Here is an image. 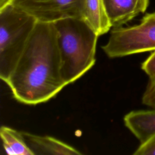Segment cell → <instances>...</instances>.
Instances as JSON below:
<instances>
[{
	"instance_id": "cell-11",
	"label": "cell",
	"mask_w": 155,
	"mask_h": 155,
	"mask_svg": "<svg viewBox=\"0 0 155 155\" xmlns=\"http://www.w3.org/2000/svg\"><path fill=\"white\" fill-rule=\"evenodd\" d=\"M142 102L143 104L155 108V80L148 81L142 97Z\"/></svg>"
},
{
	"instance_id": "cell-6",
	"label": "cell",
	"mask_w": 155,
	"mask_h": 155,
	"mask_svg": "<svg viewBox=\"0 0 155 155\" xmlns=\"http://www.w3.org/2000/svg\"><path fill=\"white\" fill-rule=\"evenodd\" d=\"M112 27H122L140 13H144L149 0H104Z\"/></svg>"
},
{
	"instance_id": "cell-8",
	"label": "cell",
	"mask_w": 155,
	"mask_h": 155,
	"mask_svg": "<svg viewBox=\"0 0 155 155\" xmlns=\"http://www.w3.org/2000/svg\"><path fill=\"white\" fill-rule=\"evenodd\" d=\"M124 121L140 143L155 134V108L131 111L124 116Z\"/></svg>"
},
{
	"instance_id": "cell-9",
	"label": "cell",
	"mask_w": 155,
	"mask_h": 155,
	"mask_svg": "<svg viewBox=\"0 0 155 155\" xmlns=\"http://www.w3.org/2000/svg\"><path fill=\"white\" fill-rule=\"evenodd\" d=\"M83 20L99 36L107 33L112 27L104 0H85Z\"/></svg>"
},
{
	"instance_id": "cell-4",
	"label": "cell",
	"mask_w": 155,
	"mask_h": 155,
	"mask_svg": "<svg viewBox=\"0 0 155 155\" xmlns=\"http://www.w3.org/2000/svg\"><path fill=\"white\" fill-rule=\"evenodd\" d=\"M111 58L155 50V12L145 14L133 26L113 27L108 42L102 47Z\"/></svg>"
},
{
	"instance_id": "cell-13",
	"label": "cell",
	"mask_w": 155,
	"mask_h": 155,
	"mask_svg": "<svg viewBox=\"0 0 155 155\" xmlns=\"http://www.w3.org/2000/svg\"><path fill=\"white\" fill-rule=\"evenodd\" d=\"M142 70L149 77V80H155V50L142 63Z\"/></svg>"
},
{
	"instance_id": "cell-15",
	"label": "cell",
	"mask_w": 155,
	"mask_h": 155,
	"mask_svg": "<svg viewBox=\"0 0 155 155\" xmlns=\"http://www.w3.org/2000/svg\"><path fill=\"white\" fill-rule=\"evenodd\" d=\"M17 1V0H12L11 1Z\"/></svg>"
},
{
	"instance_id": "cell-3",
	"label": "cell",
	"mask_w": 155,
	"mask_h": 155,
	"mask_svg": "<svg viewBox=\"0 0 155 155\" xmlns=\"http://www.w3.org/2000/svg\"><path fill=\"white\" fill-rule=\"evenodd\" d=\"M37 22L10 2L0 9V78L4 82L15 68Z\"/></svg>"
},
{
	"instance_id": "cell-2",
	"label": "cell",
	"mask_w": 155,
	"mask_h": 155,
	"mask_svg": "<svg viewBox=\"0 0 155 155\" xmlns=\"http://www.w3.org/2000/svg\"><path fill=\"white\" fill-rule=\"evenodd\" d=\"M65 83L74 82L94 64L99 36L82 19L68 18L54 22Z\"/></svg>"
},
{
	"instance_id": "cell-7",
	"label": "cell",
	"mask_w": 155,
	"mask_h": 155,
	"mask_svg": "<svg viewBox=\"0 0 155 155\" xmlns=\"http://www.w3.org/2000/svg\"><path fill=\"white\" fill-rule=\"evenodd\" d=\"M22 133L34 155L82 154L77 149L54 137L48 136H38L24 131H22Z\"/></svg>"
},
{
	"instance_id": "cell-1",
	"label": "cell",
	"mask_w": 155,
	"mask_h": 155,
	"mask_svg": "<svg viewBox=\"0 0 155 155\" xmlns=\"http://www.w3.org/2000/svg\"><path fill=\"white\" fill-rule=\"evenodd\" d=\"M5 83L19 102L36 105L55 96L67 85L54 22H37L28 42Z\"/></svg>"
},
{
	"instance_id": "cell-14",
	"label": "cell",
	"mask_w": 155,
	"mask_h": 155,
	"mask_svg": "<svg viewBox=\"0 0 155 155\" xmlns=\"http://www.w3.org/2000/svg\"><path fill=\"white\" fill-rule=\"evenodd\" d=\"M11 1L12 0H0V9L9 4Z\"/></svg>"
},
{
	"instance_id": "cell-5",
	"label": "cell",
	"mask_w": 155,
	"mask_h": 155,
	"mask_svg": "<svg viewBox=\"0 0 155 155\" xmlns=\"http://www.w3.org/2000/svg\"><path fill=\"white\" fill-rule=\"evenodd\" d=\"M10 3L38 21L54 22L68 18L83 19L85 0H17Z\"/></svg>"
},
{
	"instance_id": "cell-10",
	"label": "cell",
	"mask_w": 155,
	"mask_h": 155,
	"mask_svg": "<svg viewBox=\"0 0 155 155\" xmlns=\"http://www.w3.org/2000/svg\"><path fill=\"white\" fill-rule=\"evenodd\" d=\"M0 135L3 147L9 155H34L28 146L22 132L10 127L2 126Z\"/></svg>"
},
{
	"instance_id": "cell-12",
	"label": "cell",
	"mask_w": 155,
	"mask_h": 155,
	"mask_svg": "<svg viewBox=\"0 0 155 155\" xmlns=\"http://www.w3.org/2000/svg\"><path fill=\"white\" fill-rule=\"evenodd\" d=\"M134 155H155V134L146 141L140 143L139 147L133 153Z\"/></svg>"
}]
</instances>
